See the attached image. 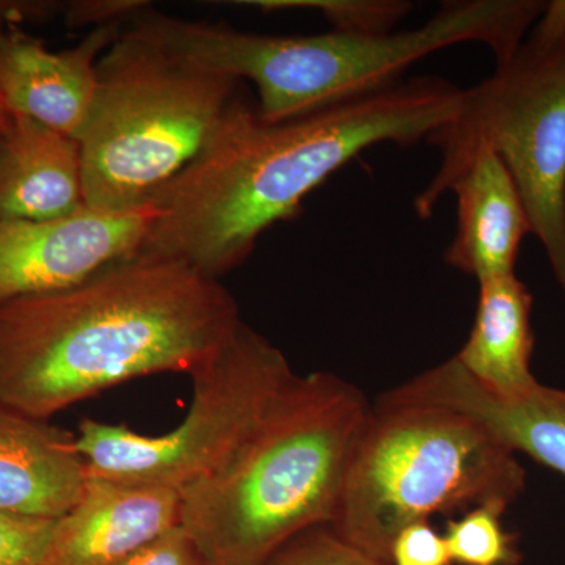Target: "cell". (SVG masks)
<instances>
[{"instance_id":"obj_1","label":"cell","mask_w":565,"mask_h":565,"mask_svg":"<svg viewBox=\"0 0 565 565\" xmlns=\"http://www.w3.org/2000/svg\"><path fill=\"white\" fill-rule=\"evenodd\" d=\"M463 90L411 77L327 109L269 122L236 96L210 143L156 196L158 218L140 253L188 264L221 281L275 223L363 151L412 147L455 120Z\"/></svg>"},{"instance_id":"obj_2","label":"cell","mask_w":565,"mask_h":565,"mask_svg":"<svg viewBox=\"0 0 565 565\" xmlns=\"http://www.w3.org/2000/svg\"><path fill=\"white\" fill-rule=\"evenodd\" d=\"M243 322L221 281L139 253L73 288L0 305V405L47 419L132 379L191 375Z\"/></svg>"},{"instance_id":"obj_3","label":"cell","mask_w":565,"mask_h":565,"mask_svg":"<svg viewBox=\"0 0 565 565\" xmlns=\"http://www.w3.org/2000/svg\"><path fill=\"white\" fill-rule=\"evenodd\" d=\"M545 6L542 0L446 2L422 28L381 36L337 31L267 35L148 7L125 31L199 68L253 82L259 117L277 122L392 87L416 62L456 44H484L503 65Z\"/></svg>"},{"instance_id":"obj_4","label":"cell","mask_w":565,"mask_h":565,"mask_svg":"<svg viewBox=\"0 0 565 565\" xmlns=\"http://www.w3.org/2000/svg\"><path fill=\"white\" fill-rule=\"evenodd\" d=\"M371 407L338 375H296L247 440L180 492L181 526L207 563L266 565L332 525Z\"/></svg>"},{"instance_id":"obj_5","label":"cell","mask_w":565,"mask_h":565,"mask_svg":"<svg viewBox=\"0 0 565 565\" xmlns=\"http://www.w3.org/2000/svg\"><path fill=\"white\" fill-rule=\"evenodd\" d=\"M525 489L519 456L484 423L390 392L371 407L330 527L390 565L405 526L481 505L508 511Z\"/></svg>"},{"instance_id":"obj_6","label":"cell","mask_w":565,"mask_h":565,"mask_svg":"<svg viewBox=\"0 0 565 565\" xmlns=\"http://www.w3.org/2000/svg\"><path fill=\"white\" fill-rule=\"evenodd\" d=\"M241 85L122 29L99 58L79 137L85 204L126 211L154 202L210 143Z\"/></svg>"},{"instance_id":"obj_7","label":"cell","mask_w":565,"mask_h":565,"mask_svg":"<svg viewBox=\"0 0 565 565\" xmlns=\"http://www.w3.org/2000/svg\"><path fill=\"white\" fill-rule=\"evenodd\" d=\"M427 141L441 161L416 195L418 217H433L476 152H497L565 294V40L527 36L493 76L463 92L455 120Z\"/></svg>"},{"instance_id":"obj_8","label":"cell","mask_w":565,"mask_h":565,"mask_svg":"<svg viewBox=\"0 0 565 565\" xmlns=\"http://www.w3.org/2000/svg\"><path fill=\"white\" fill-rule=\"evenodd\" d=\"M296 375L285 353L243 322L191 374V411L180 426L145 435L85 418L74 446L93 478L181 492L247 440Z\"/></svg>"},{"instance_id":"obj_9","label":"cell","mask_w":565,"mask_h":565,"mask_svg":"<svg viewBox=\"0 0 565 565\" xmlns=\"http://www.w3.org/2000/svg\"><path fill=\"white\" fill-rule=\"evenodd\" d=\"M158 218L154 204L84 210L51 221H0V305L81 285L139 255Z\"/></svg>"},{"instance_id":"obj_10","label":"cell","mask_w":565,"mask_h":565,"mask_svg":"<svg viewBox=\"0 0 565 565\" xmlns=\"http://www.w3.org/2000/svg\"><path fill=\"white\" fill-rule=\"evenodd\" d=\"M125 24L93 29L76 47L52 52L18 28L0 25V102L11 114L79 140L98 90V63Z\"/></svg>"},{"instance_id":"obj_11","label":"cell","mask_w":565,"mask_h":565,"mask_svg":"<svg viewBox=\"0 0 565 565\" xmlns=\"http://www.w3.org/2000/svg\"><path fill=\"white\" fill-rule=\"evenodd\" d=\"M181 525V494L88 476L79 501L55 520L41 565H121Z\"/></svg>"},{"instance_id":"obj_12","label":"cell","mask_w":565,"mask_h":565,"mask_svg":"<svg viewBox=\"0 0 565 565\" xmlns=\"http://www.w3.org/2000/svg\"><path fill=\"white\" fill-rule=\"evenodd\" d=\"M404 399L456 408L478 418L516 456L531 457L565 478V390L539 384L516 397H498L476 384L452 359L393 392Z\"/></svg>"},{"instance_id":"obj_13","label":"cell","mask_w":565,"mask_h":565,"mask_svg":"<svg viewBox=\"0 0 565 565\" xmlns=\"http://www.w3.org/2000/svg\"><path fill=\"white\" fill-rule=\"evenodd\" d=\"M85 206L79 140L9 111L0 122V221H51Z\"/></svg>"},{"instance_id":"obj_14","label":"cell","mask_w":565,"mask_h":565,"mask_svg":"<svg viewBox=\"0 0 565 565\" xmlns=\"http://www.w3.org/2000/svg\"><path fill=\"white\" fill-rule=\"evenodd\" d=\"M457 230L445 262L478 282L515 274L520 247L533 234L525 203L497 152L479 150L452 185Z\"/></svg>"},{"instance_id":"obj_15","label":"cell","mask_w":565,"mask_h":565,"mask_svg":"<svg viewBox=\"0 0 565 565\" xmlns=\"http://www.w3.org/2000/svg\"><path fill=\"white\" fill-rule=\"evenodd\" d=\"M87 479L74 437L0 405L2 514L55 522L79 501Z\"/></svg>"},{"instance_id":"obj_16","label":"cell","mask_w":565,"mask_h":565,"mask_svg":"<svg viewBox=\"0 0 565 565\" xmlns=\"http://www.w3.org/2000/svg\"><path fill=\"white\" fill-rule=\"evenodd\" d=\"M473 329L455 359L471 379L498 397H516L541 384L534 377V297L514 275L478 282Z\"/></svg>"},{"instance_id":"obj_17","label":"cell","mask_w":565,"mask_h":565,"mask_svg":"<svg viewBox=\"0 0 565 565\" xmlns=\"http://www.w3.org/2000/svg\"><path fill=\"white\" fill-rule=\"evenodd\" d=\"M504 509L481 505L446 523L445 539L457 565H519V537L503 525Z\"/></svg>"},{"instance_id":"obj_18","label":"cell","mask_w":565,"mask_h":565,"mask_svg":"<svg viewBox=\"0 0 565 565\" xmlns=\"http://www.w3.org/2000/svg\"><path fill=\"white\" fill-rule=\"evenodd\" d=\"M263 10L311 9L332 25V31L381 36L394 32L397 22L412 10L401 0H264L252 2Z\"/></svg>"},{"instance_id":"obj_19","label":"cell","mask_w":565,"mask_h":565,"mask_svg":"<svg viewBox=\"0 0 565 565\" xmlns=\"http://www.w3.org/2000/svg\"><path fill=\"white\" fill-rule=\"evenodd\" d=\"M266 565H388L343 541L332 527L318 526L281 546Z\"/></svg>"},{"instance_id":"obj_20","label":"cell","mask_w":565,"mask_h":565,"mask_svg":"<svg viewBox=\"0 0 565 565\" xmlns=\"http://www.w3.org/2000/svg\"><path fill=\"white\" fill-rule=\"evenodd\" d=\"M54 523L0 512V565H41Z\"/></svg>"},{"instance_id":"obj_21","label":"cell","mask_w":565,"mask_h":565,"mask_svg":"<svg viewBox=\"0 0 565 565\" xmlns=\"http://www.w3.org/2000/svg\"><path fill=\"white\" fill-rule=\"evenodd\" d=\"M390 565H455L445 534L430 522L412 523L394 537Z\"/></svg>"},{"instance_id":"obj_22","label":"cell","mask_w":565,"mask_h":565,"mask_svg":"<svg viewBox=\"0 0 565 565\" xmlns=\"http://www.w3.org/2000/svg\"><path fill=\"white\" fill-rule=\"evenodd\" d=\"M121 565H210L181 525L141 546Z\"/></svg>"},{"instance_id":"obj_23","label":"cell","mask_w":565,"mask_h":565,"mask_svg":"<svg viewBox=\"0 0 565 565\" xmlns=\"http://www.w3.org/2000/svg\"><path fill=\"white\" fill-rule=\"evenodd\" d=\"M147 7V2H139V0L137 2L136 0L74 2L65 9V22L71 29L85 28V25H95L96 29L109 24H125Z\"/></svg>"},{"instance_id":"obj_24","label":"cell","mask_w":565,"mask_h":565,"mask_svg":"<svg viewBox=\"0 0 565 565\" xmlns=\"http://www.w3.org/2000/svg\"><path fill=\"white\" fill-rule=\"evenodd\" d=\"M527 36L544 43L565 40V0L546 2L544 11Z\"/></svg>"},{"instance_id":"obj_25","label":"cell","mask_w":565,"mask_h":565,"mask_svg":"<svg viewBox=\"0 0 565 565\" xmlns=\"http://www.w3.org/2000/svg\"><path fill=\"white\" fill-rule=\"evenodd\" d=\"M29 14H32V6H29V3H18V6H13V3H0V25L6 24V22L25 20ZM7 114H9V111L3 109L2 102H0V122L3 121Z\"/></svg>"}]
</instances>
